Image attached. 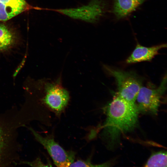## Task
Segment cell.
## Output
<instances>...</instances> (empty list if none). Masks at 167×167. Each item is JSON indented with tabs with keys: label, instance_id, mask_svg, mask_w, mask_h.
<instances>
[{
	"label": "cell",
	"instance_id": "3957f363",
	"mask_svg": "<svg viewBox=\"0 0 167 167\" xmlns=\"http://www.w3.org/2000/svg\"><path fill=\"white\" fill-rule=\"evenodd\" d=\"M104 68L115 79L117 85V95L130 102L135 103L142 81L135 73L126 71L105 65Z\"/></svg>",
	"mask_w": 167,
	"mask_h": 167
},
{
	"label": "cell",
	"instance_id": "8fae6325",
	"mask_svg": "<svg viewBox=\"0 0 167 167\" xmlns=\"http://www.w3.org/2000/svg\"><path fill=\"white\" fill-rule=\"evenodd\" d=\"M167 153L165 152L155 153L150 157L146 163V167H166Z\"/></svg>",
	"mask_w": 167,
	"mask_h": 167
},
{
	"label": "cell",
	"instance_id": "5bb4252c",
	"mask_svg": "<svg viewBox=\"0 0 167 167\" xmlns=\"http://www.w3.org/2000/svg\"><path fill=\"white\" fill-rule=\"evenodd\" d=\"M26 164L30 165L32 166H47L41 162V160L38 158L34 161L32 162H26Z\"/></svg>",
	"mask_w": 167,
	"mask_h": 167
},
{
	"label": "cell",
	"instance_id": "30bf717a",
	"mask_svg": "<svg viewBox=\"0 0 167 167\" xmlns=\"http://www.w3.org/2000/svg\"><path fill=\"white\" fill-rule=\"evenodd\" d=\"M16 41V36L11 29L5 25L0 24V53L12 48Z\"/></svg>",
	"mask_w": 167,
	"mask_h": 167
},
{
	"label": "cell",
	"instance_id": "5b68a950",
	"mask_svg": "<svg viewBox=\"0 0 167 167\" xmlns=\"http://www.w3.org/2000/svg\"><path fill=\"white\" fill-rule=\"evenodd\" d=\"M30 130L36 139L46 149L58 167H70L74 161L75 153L64 149L54 139L50 137H43L32 128Z\"/></svg>",
	"mask_w": 167,
	"mask_h": 167
},
{
	"label": "cell",
	"instance_id": "52a82bcc",
	"mask_svg": "<svg viewBox=\"0 0 167 167\" xmlns=\"http://www.w3.org/2000/svg\"><path fill=\"white\" fill-rule=\"evenodd\" d=\"M166 47V44L146 47L137 42L135 49L126 59V62L127 64H131L151 61L159 54V50Z\"/></svg>",
	"mask_w": 167,
	"mask_h": 167
},
{
	"label": "cell",
	"instance_id": "9c48e42d",
	"mask_svg": "<svg viewBox=\"0 0 167 167\" xmlns=\"http://www.w3.org/2000/svg\"><path fill=\"white\" fill-rule=\"evenodd\" d=\"M146 0H113L112 12L117 19L127 16Z\"/></svg>",
	"mask_w": 167,
	"mask_h": 167
},
{
	"label": "cell",
	"instance_id": "8992f818",
	"mask_svg": "<svg viewBox=\"0 0 167 167\" xmlns=\"http://www.w3.org/2000/svg\"><path fill=\"white\" fill-rule=\"evenodd\" d=\"M44 88L45 94L42 101L56 114L60 113L68 104V92L58 83H46Z\"/></svg>",
	"mask_w": 167,
	"mask_h": 167
},
{
	"label": "cell",
	"instance_id": "4fadbf2b",
	"mask_svg": "<svg viewBox=\"0 0 167 167\" xmlns=\"http://www.w3.org/2000/svg\"><path fill=\"white\" fill-rule=\"evenodd\" d=\"M105 164L101 165H94L91 163L89 160L83 161L78 160L75 162H74L70 165V167H95V166H102Z\"/></svg>",
	"mask_w": 167,
	"mask_h": 167
},
{
	"label": "cell",
	"instance_id": "7a4b0ae2",
	"mask_svg": "<svg viewBox=\"0 0 167 167\" xmlns=\"http://www.w3.org/2000/svg\"><path fill=\"white\" fill-rule=\"evenodd\" d=\"M105 0H90L87 3L75 7L65 8H46L71 19L94 24L105 14L107 7Z\"/></svg>",
	"mask_w": 167,
	"mask_h": 167
},
{
	"label": "cell",
	"instance_id": "6da1fadb",
	"mask_svg": "<svg viewBox=\"0 0 167 167\" xmlns=\"http://www.w3.org/2000/svg\"><path fill=\"white\" fill-rule=\"evenodd\" d=\"M105 127L111 140L121 132L132 130L137 123L139 112L137 105L116 95L106 107Z\"/></svg>",
	"mask_w": 167,
	"mask_h": 167
},
{
	"label": "cell",
	"instance_id": "7c38bea8",
	"mask_svg": "<svg viewBox=\"0 0 167 167\" xmlns=\"http://www.w3.org/2000/svg\"><path fill=\"white\" fill-rule=\"evenodd\" d=\"M8 135L0 124V165L3 164L9 143Z\"/></svg>",
	"mask_w": 167,
	"mask_h": 167
},
{
	"label": "cell",
	"instance_id": "277c9868",
	"mask_svg": "<svg viewBox=\"0 0 167 167\" xmlns=\"http://www.w3.org/2000/svg\"><path fill=\"white\" fill-rule=\"evenodd\" d=\"M166 75L156 88L151 89L142 86L138 92L136 101L139 111L153 115L157 114L161 97L166 89Z\"/></svg>",
	"mask_w": 167,
	"mask_h": 167
},
{
	"label": "cell",
	"instance_id": "ba28073f",
	"mask_svg": "<svg viewBox=\"0 0 167 167\" xmlns=\"http://www.w3.org/2000/svg\"><path fill=\"white\" fill-rule=\"evenodd\" d=\"M28 9L25 0H0V21H6Z\"/></svg>",
	"mask_w": 167,
	"mask_h": 167
}]
</instances>
